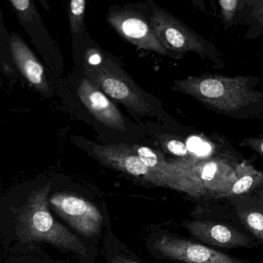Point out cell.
Segmentation results:
<instances>
[{
  "label": "cell",
  "instance_id": "6da1fadb",
  "mask_svg": "<svg viewBox=\"0 0 263 263\" xmlns=\"http://www.w3.org/2000/svg\"><path fill=\"white\" fill-rule=\"evenodd\" d=\"M249 82L244 77L204 74L178 81L175 87L206 105L224 113H232L258 99L259 95L249 87Z\"/></svg>",
  "mask_w": 263,
  "mask_h": 263
},
{
  "label": "cell",
  "instance_id": "7a4b0ae2",
  "mask_svg": "<svg viewBox=\"0 0 263 263\" xmlns=\"http://www.w3.org/2000/svg\"><path fill=\"white\" fill-rule=\"evenodd\" d=\"M86 75L98 89L137 115H147L152 105L145 92L115 63L107 60L85 66Z\"/></svg>",
  "mask_w": 263,
  "mask_h": 263
},
{
  "label": "cell",
  "instance_id": "3957f363",
  "mask_svg": "<svg viewBox=\"0 0 263 263\" xmlns=\"http://www.w3.org/2000/svg\"><path fill=\"white\" fill-rule=\"evenodd\" d=\"M48 190L49 189H44L32 195L26 206L25 212L21 214L20 224L31 238L47 240L72 250L84 252L85 249L81 242L65 228L55 221L49 212L47 199Z\"/></svg>",
  "mask_w": 263,
  "mask_h": 263
},
{
  "label": "cell",
  "instance_id": "277c9868",
  "mask_svg": "<svg viewBox=\"0 0 263 263\" xmlns=\"http://www.w3.org/2000/svg\"><path fill=\"white\" fill-rule=\"evenodd\" d=\"M150 24L158 41L166 50L207 55V41L165 10L158 8L154 10Z\"/></svg>",
  "mask_w": 263,
  "mask_h": 263
},
{
  "label": "cell",
  "instance_id": "5b68a950",
  "mask_svg": "<svg viewBox=\"0 0 263 263\" xmlns=\"http://www.w3.org/2000/svg\"><path fill=\"white\" fill-rule=\"evenodd\" d=\"M107 22L124 39L135 47L166 56L167 50L158 41L151 24L138 13L128 10L111 12Z\"/></svg>",
  "mask_w": 263,
  "mask_h": 263
},
{
  "label": "cell",
  "instance_id": "8992f818",
  "mask_svg": "<svg viewBox=\"0 0 263 263\" xmlns=\"http://www.w3.org/2000/svg\"><path fill=\"white\" fill-rule=\"evenodd\" d=\"M93 152L100 160L107 165L149 182L158 184H167L162 175L147 167L140 159L133 147L127 144L100 145L93 147Z\"/></svg>",
  "mask_w": 263,
  "mask_h": 263
},
{
  "label": "cell",
  "instance_id": "52a82bcc",
  "mask_svg": "<svg viewBox=\"0 0 263 263\" xmlns=\"http://www.w3.org/2000/svg\"><path fill=\"white\" fill-rule=\"evenodd\" d=\"M155 248L168 258L185 263H249L198 243L172 237H163Z\"/></svg>",
  "mask_w": 263,
  "mask_h": 263
},
{
  "label": "cell",
  "instance_id": "ba28073f",
  "mask_svg": "<svg viewBox=\"0 0 263 263\" xmlns=\"http://www.w3.org/2000/svg\"><path fill=\"white\" fill-rule=\"evenodd\" d=\"M50 203L73 228L85 235H93L101 229L102 216L88 201L71 195H56Z\"/></svg>",
  "mask_w": 263,
  "mask_h": 263
},
{
  "label": "cell",
  "instance_id": "9c48e42d",
  "mask_svg": "<svg viewBox=\"0 0 263 263\" xmlns=\"http://www.w3.org/2000/svg\"><path fill=\"white\" fill-rule=\"evenodd\" d=\"M81 102L98 121L115 130H126L124 116L119 109L90 80L83 78L78 87Z\"/></svg>",
  "mask_w": 263,
  "mask_h": 263
},
{
  "label": "cell",
  "instance_id": "30bf717a",
  "mask_svg": "<svg viewBox=\"0 0 263 263\" xmlns=\"http://www.w3.org/2000/svg\"><path fill=\"white\" fill-rule=\"evenodd\" d=\"M184 227L203 242L218 247H250L254 246L249 237L226 224L209 221H193Z\"/></svg>",
  "mask_w": 263,
  "mask_h": 263
},
{
  "label": "cell",
  "instance_id": "8fae6325",
  "mask_svg": "<svg viewBox=\"0 0 263 263\" xmlns=\"http://www.w3.org/2000/svg\"><path fill=\"white\" fill-rule=\"evenodd\" d=\"M10 49L15 64L26 79L39 91L48 92L44 67L26 43L15 33L10 36Z\"/></svg>",
  "mask_w": 263,
  "mask_h": 263
},
{
  "label": "cell",
  "instance_id": "7c38bea8",
  "mask_svg": "<svg viewBox=\"0 0 263 263\" xmlns=\"http://www.w3.org/2000/svg\"><path fill=\"white\" fill-rule=\"evenodd\" d=\"M195 173L200 185L204 189L226 192L237 180V171L221 159H212L195 164Z\"/></svg>",
  "mask_w": 263,
  "mask_h": 263
},
{
  "label": "cell",
  "instance_id": "4fadbf2b",
  "mask_svg": "<svg viewBox=\"0 0 263 263\" xmlns=\"http://www.w3.org/2000/svg\"><path fill=\"white\" fill-rule=\"evenodd\" d=\"M237 180L226 192L218 196H232L246 193L263 181V175L253 167L242 163L237 166Z\"/></svg>",
  "mask_w": 263,
  "mask_h": 263
},
{
  "label": "cell",
  "instance_id": "5bb4252c",
  "mask_svg": "<svg viewBox=\"0 0 263 263\" xmlns=\"http://www.w3.org/2000/svg\"><path fill=\"white\" fill-rule=\"evenodd\" d=\"M86 10V1L72 0L69 5V22L72 33H77L81 30L84 23Z\"/></svg>",
  "mask_w": 263,
  "mask_h": 263
},
{
  "label": "cell",
  "instance_id": "9a60e30c",
  "mask_svg": "<svg viewBox=\"0 0 263 263\" xmlns=\"http://www.w3.org/2000/svg\"><path fill=\"white\" fill-rule=\"evenodd\" d=\"M242 220L246 227L263 243V213L249 212L243 214Z\"/></svg>",
  "mask_w": 263,
  "mask_h": 263
},
{
  "label": "cell",
  "instance_id": "2e32d148",
  "mask_svg": "<svg viewBox=\"0 0 263 263\" xmlns=\"http://www.w3.org/2000/svg\"><path fill=\"white\" fill-rule=\"evenodd\" d=\"M10 3L23 21L33 22L37 17V10L30 0H11Z\"/></svg>",
  "mask_w": 263,
  "mask_h": 263
},
{
  "label": "cell",
  "instance_id": "e0dca14e",
  "mask_svg": "<svg viewBox=\"0 0 263 263\" xmlns=\"http://www.w3.org/2000/svg\"><path fill=\"white\" fill-rule=\"evenodd\" d=\"M165 146L171 153L174 154L177 156L185 157L189 153L187 146L179 140H168V141H166Z\"/></svg>",
  "mask_w": 263,
  "mask_h": 263
},
{
  "label": "cell",
  "instance_id": "ac0fdd59",
  "mask_svg": "<svg viewBox=\"0 0 263 263\" xmlns=\"http://www.w3.org/2000/svg\"><path fill=\"white\" fill-rule=\"evenodd\" d=\"M222 12L223 17L226 21H231L233 19L234 16L238 7V2L237 0H221L218 2Z\"/></svg>",
  "mask_w": 263,
  "mask_h": 263
},
{
  "label": "cell",
  "instance_id": "d6986e66",
  "mask_svg": "<svg viewBox=\"0 0 263 263\" xmlns=\"http://www.w3.org/2000/svg\"><path fill=\"white\" fill-rule=\"evenodd\" d=\"M114 263H138V262H135V261H128V260H122V261H118V262H114Z\"/></svg>",
  "mask_w": 263,
  "mask_h": 263
}]
</instances>
